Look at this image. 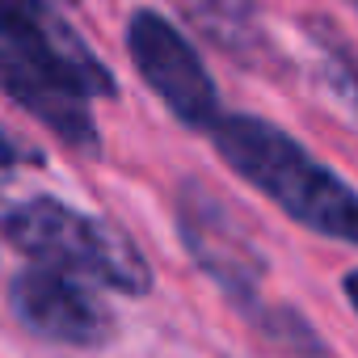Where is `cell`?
Instances as JSON below:
<instances>
[{
    "instance_id": "1",
    "label": "cell",
    "mask_w": 358,
    "mask_h": 358,
    "mask_svg": "<svg viewBox=\"0 0 358 358\" xmlns=\"http://www.w3.org/2000/svg\"><path fill=\"white\" fill-rule=\"evenodd\" d=\"M211 139L224 164L295 224L358 249V190L320 164L299 139L257 114H220Z\"/></svg>"
},
{
    "instance_id": "2",
    "label": "cell",
    "mask_w": 358,
    "mask_h": 358,
    "mask_svg": "<svg viewBox=\"0 0 358 358\" xmlns=\"http://www.w3.org/2000/svg\"><path fill=\"white\" fill-rule=\"evenodd\" d=\"M0 236L38 266L85 274L118 295H148L152 266L135 249V241L101 215L68 207L59 199H22L0 211Z\"/></svg>"
},
{
    "instance_id": "3",
    "label": "cell",
    "mask_w": 358,
    "mask_h": 358,
    "mask_svg": "<svg viewBox=\"0 0 358 358\" xmlns=\"http://www.w3.org/2000/svg\"><path fill=\"white\" fill-rule=\"evenodd\" d=\"M177 236L194 266L236 303L253 316V324L270 312L262 303V282H266V257L262 249L245 236V228L224 211L220 199H211L199 186H182L177 194Z\"/></svg>"
},
{
    "instance_id": "4",
    "label": "cell",
    "mask_w": 358,
    "mask_h": 358,
    "mask_svg": "<svg viewBox=\"0 0 358 358\" xmlns=\"http://www.w3.org/2000/svg\"><path fill=\"white\" fill-rule=\"evenodd\" d=\"M127 51L143 85L169 106V114L186 127L211 131L220 122V97L207 64L190 47V38L156 9H139L127 22Z\"/></svg>"
},
{
    "instance_id": "5",
    "label": "cell",
    "mask_w": 358,
    "mask_h": 358,
    "mask_svg": "<svg viewBox=\"0 0 358 358\" xmlns=\"http://www.w3.org/2000/svg\"><path fill=\"white\" fill-rule=\"evenodd\" d=\"M9 308L17 324H26L34 337L55 345H76V350H101L106 341H114V329H118L114 312L93 287L51 266L22 270L9 282Z\"/></svg>"
},
{
    "instance_id": "6",
    "label": "cell",
    "mask_w": 358,
    "mask_h": 358,
    "mask_svg": "<svg viewBox=\"0 0 358 358\" xmlns=\"http://www.w3.org/2000/svg\"><path fill=\"white\" fill-rule=\"evenodd\" d=\"M0 34L76 97H114V72L51 0H0Z\"/></svg>"
},
{
    "instance_id": "7",
    "label": "cell",
    "mask_w": 358,
    "mask_h": 358,
    "mask_svg": "<svg viewBox=\"0 0 358 358\" xmlns=\"http://www.w3.org/2000/svg\"><path fill=\"white\" fill-rule=\"evenodd\" d=\"M0 89H5V97H13L26 114H34L47 131H55V139H64L68 148H76V152H97L101 148L89 101L76 97L72 89H64L51 72H43L5 34H0Z\"/></svg>"
},
{
    "instance_id": "8",
    "label": "cell",
    "mask_w": 358,
    "mask_h": 358,
    "mask_svg": "<svg viewBox=\"0 0 358 358\" xmlns=\"http://www.w3.org/2000/svg\"><path fill=\"white\" fill-rule=\"evenodd\" d=\"M312 38L324 55V68H329V80L333 89L345 97V106L358 114V55L350 51V43L341 34H333L329 26H312Z\"/></svg>"
},
{
    "instance_id": "9",
    "label": "cell",
    "mask_w": 358,
    "mask_h": 358,
    "mask_svg": "<svg viewBox=\"0 0 358 358\" xmlns=\"http://www.w3.org/2000/svg\"><path fill=\"white\" fill-rule=\"evenodd\" d=\"M26 164H43V156H38L34 148H26L9 127H0V182H5L9 173L26 169Z\"/></svg>"
},
{
    "instance_id": "10",
    "label": "cell",
    "mask_w": 358,
    "mask_h": 358,
    "mask_svg": "<svg viewBox=\"0 0 358 358\" xmlns=\"http://www.w3.org/2000/svg\"><path fill=\"white\" fill-rule=\"evenodd\" d=\"M341 291H345V303L358 312V270H350V274L341 278Z\"/></svg>"
},
{
    "instance_id": "11",
    "label": "cell",
    "mask_w": 358,
    "mask_h": 358,
    "mask_svg": "<svg viewBox=\"0 0 358 358\" xmlns=\"http://www.w3.org/2000/svg\"><path fill=\"white\" fill-rule=\"evenodd\" d=\"M354 5H358V0H354Z\"/></svg>"
}]
</instances>
